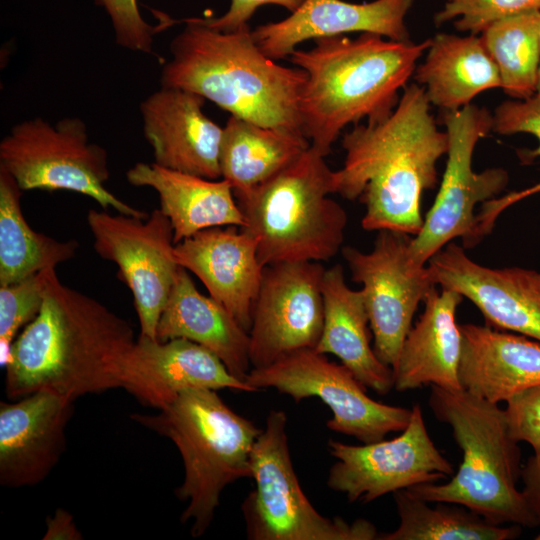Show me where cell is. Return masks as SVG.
<instances>
[{"label": "cell", "mask_w": 540, "mask_h": 540, "mask_svg": "<svg viewBox=\"0 0 540 540\" xmlns=\"http://www.w3.org/2000/svg\"><path fill=\"white\" fill-rule=\"evenodd\" d=\"M410 236L380 230L369 252L351 246L341 249L352 280L362 285L374 352L391 368L397 362L419 303L437 286L428 266L413 261Z\"/></svg>", "instance_id": "obj_12"}, {"label": "cell", "mask_w": 540, "mask_h": 540, "mask_svg": "<svg viewBox=\"0 0 540 540\" xmlns=\"http://www.w3.org/2000/svg\"><path fill=\"white\" fill-rule=\"evenodd\" d=\"M430 387V409L451 428L462 462L450 481L407 490L429 503L464 506L492 524L538 526L540 518L517 488L521 450L509 433L504 409L464 389Z\"/></svg>", "instance_id": "obj_5"}, {"label": "cell", "mask_w": 540, "mask_h": 540, "mask_svg": "<svg viewBox=\"0 0 540 540\" xmlns=\"http://www.w3.org/2000/svg\"><path fill=\"white\" fill-rule=\"evenodd\" d=\"M310 147L304 136L264 127L231 115L223 127L219 165L221 178L235 196L264 183Z\"/></svg>", "instance_id": "obj_28"}, {"label": "cell", "mask_w": 540, "mask_h": 540, "mask_svg": "<svg viewBox=\"0 0 540 540\" xmlns=\"http://www.w3.org/2000/svg\"><path fill=\"white\" fill-rule=\"evenodd\" d=\"M411 409L407 427L391 440L350 445L330 439L328 448L337 461L329 470L328 487L349 502L369 503L452 475L453 465L429 436L420 405Z\"/></svg>", "instance_id": "obj_14"}, {"label": "cell", "mask_w": 540, "mask_h": 540, "mask_svg": "<svg viewBox=\"0 0 540 540\" xmlns=\"http://www.w3.org/2000/svg\"><path fill=\"white\" fill-rule=\"evenodd\" d=\"M44 540H81L82 534L77 529L72 515L60 508L51 518L47 519V530Z\"/></svg>", "instance_id": "obj_39"}, {"label": "cell", "mask_w": 540, "mask_h": 540, "mask_svg": "<svg viewBox=\"0 0 540 540\" xmlns=\"http://www.w3.org/2000/svg\"><path fill=\"white\" fill-rule=\"evenodd\" d=\"M287 415L271 410L251 453L255 489L242 504L251 540H374L375 526L321 515L304 494L291 460Z\"/></svg>", "instance_id": "obj_8"}, {"label": "cell", "mask_w": 540, "mask_h": 540, "mask_svg": "<svg viewBox=\"0 0 540 540\" xmlns=\"http://www.w3.org/2000/svg\"><path fill=\"white\" fill-rule=\"evenodd\" d=\"M512 438L528 443L534 454L540 453V384L526 388L506 401L504 409Z\"/></svg>", "instance_id": "obj_36"}, {"label": "cell", "mask_w": 540, "mask_h": 540, "mask_svg": "<svg viewBox=\"0 0 540 540\" xmlns=\"http://www.w3.org/2000/svg\"><path fill=\"white\" fill-rule=\"evenodd\" d=\"M322 296L323 330L315 349L336 356L365 387L379 395L389 393L394 388L393 370L371 346L363 293L347 285L341 265L325 269Z\"/></svg>", "instance_id": "obj_26"}, {"label": "cell", "mask_w": 540, "mask_h": 540, "mask_svg": "<svg viewBox=\"0 0 540 540\" xmlns=\"http://www.w3.org/2000/svg\"><path fill=\"white\" fill-rule=\"evenodd\" d=\"M413 75L429 102L443 111L462 108L478 94L501 87L495 62L474 34H436Z\"/></svg>", "instance_id": "obj_27"}, {"label": "cell", "mask_w": 540, "mask_h": 540, "mask_svg": "<svg viewBox=\"0 0 540 540\" xmlns=\"http://www.w3.org/2000/svg\"><path fill=\"white\" fill-rule=\"evenodd\" d=\"M393 495L399 525L392 532L379 534L381 540H510L521 533L519 525L492 524L458 504L436 502L431 507L407 489Z\"/></svg>", "instance_id": "obj_30"}, {"label": "cell", "mask_w": 540, "mask_h": 540, "mask_svg": "<svg viewBox=\"0 0 540 540\" xmlns=\"http://www.w3.org/2000/svg\"><path fill=\"white\" fill-rule=\"evenodd\" d=\"M522 492L534 513L540 518V453L530 456L522 466Z\"/></svg>", "instance_id": "obj_38"}, {"label": "cell", "mask_w": 540, "mask_h": 540, "mask_svg": "<svg viewBox=\"0 0 540 540\" xmlns=\"http://www.w3.org/2000/svg\"><path fill=\"white\" fill-rule=\"evenodd\" d=\"M462 389L493 403L540 384V342L488 325L462 324Z\"/></svg>", "instance_id": "obj_23"}, {"label": "cell", "mask_w": 540, "mask_h": 540, "mask_svg": "<svg viewBox=\"0 0 540 540\" xmlns=\"http://www.w3.org/2000/svg\"><path fill=\"white\" fill-rule=\"evenodd\" d=\"M174 253L178 264L249 332L264 269L256 239L239 226L212 227L175 244Z\"/></svg>", "instance_id": "obj_21"}, {"label": "cell", "mask_w": 540, "mask_h": 540, "mask_svg": "<svg viewBox=\"0 0 540 540\" xmlns=\"http://www.w3.org/2000/svg\"><path fill=\"white\" fill-rule=\"evenodd\" d=\"M121 388L140 403L158 410L189 389L258 391L233 376L214 353L193 341H159L143 336L123 357Z\"/></svg>", "instance_id": "obj_17"}, {"label": "cell", "mask_w": 540, "mask_h": 540, "mask_svg": "<svg viewBox=\"0 0 540 540\" xmlns=\"http://www.w3.org/2000/svg\"><path fill=\"white\" fill-rule=\"evenodd\" d=\"M430 105L422 86L408 85L391 114L357 124L343 136L345 160L341 169L333 171V193L361 200L365 230L412 236L420 232L421 196L436 186V164L449 145Z\"/></svg>", "instance_id": "obj_2"}, {"label": "cell", "mask_w": 540, "mask_h": 540, "mask_svg": "<svg viewBox=\"0 0 540 540\" xmlns=\"http://www.w3.org/2000/svg\"><path fill=\"white\" fill-rule=\"evenodd\" d=\"M536 540H540V532L537 534V536L535 537Z\"/></svg>", "instance_id": "obj_41"}, {"label": "cell", "mask_w": 540, "mask_h": 540, "mask_svg": "<svg viewBox=\"0 0 540 540\" xmlns=\"http://www.w3.org/2000/svg\"><path fill=\"white\" fill-rule=\"evenodd\" d=\"M305 0H231L226 13L220 17L198 18L204 25L219 31H234L246 24L256 12L264 5H278L294 12Z\"/></svg>", "instance_id": "obj_37"}, {"label": "cell", "mask_w": 540, "mask_h": 540, "mask_svg": "<svg viewBox=\"0 0 540 540\" xmlns=\"http://www.w3.org/2000/svg\"><path fill=\"white\" fill-rule=\"evenodd\" d=\"M141 425L168 437L181 454L185 476L176 495L188 501L181 521L200 537L213 521L224 488L251 478V453L261 431L212 389H189L154 415L133 414Z\"/></svg>", "instance_id": "obj_6"}, {"label": "cell", "mask_w": 540, "mask_h": 540, "mask_svg": "<svg viewBox=\"0 0 540 540\" xmlns=\"http://www.w3.org/2000/svg\"><path fill=\"white\" fill-rule=\"evenodd\" d=\"M333 171L311 145L295 161L249 192L235 196L241 227L257 241L265 267L329 261L341 251L347 225L333 194Z\"/></svg>", "instance_id": "obj_7"}, {"label": "cell", "mask_w": 540, "mask_h": 540, "mask_svg": "<svg viewBox=\"0 0 540 540\" xmlns=\"http://www.w3.org/2000/svg\"><path fill=\"white\" fill-rule=\"evenodd\" d=\"M135 341L125 319L64 285L52 269L39 313L10 346L6 395L45 390L74 401L121 388V363Z\"/></svg>", "instance_id": "obj_1"}, {"label": "cell", "mask_w": 540, "mask_h": 540, "mask_svg": "<svg viewBox=\"0 0 540 540\" xmlns=\"http://www.w3.org/2000/svg\"><path fill=\"white\" fill-rule=\"evenodd\" d=\"M0 167L22 191H73L94 199L104 209L111 207L143 219L149 216L106 188L110 176L107 152L89 142L86 125L79 118L67 117L54 125L42 118L16 124L0 143Z\"/></svg>", "instance_id": "obj_9"}, {"label": "cell", "mask_w": 540, "mask_h": 540, "mask_svg": "<svg viewBox=\"0 0 540 540\" xmlns=\"http://www.w3.org/2000/svg\"><path fill=\"white\" fill-rule=\"evenodd\" d=\"M245 381L258 391L274 388L296 402L319 398L332 412L327 427L364 444L403 431L411 418L412 409L375 401L346 366L316 349L298 350L269 365L251 368Z\"/></svg>", "instance_id": "obj_11"}, {"label": "cell", "mask_w": 540, "mask_h": 540, "mask_svg": "<svg viewBox=\"0 0 540 540\" xmlns=\"http://www.w3.org/2000/svg\"><path fill=\"white\" fill-rule=\"evenodd\" d=\"M314 42L309 50H294L289 60L307 74L299 102L303 133L326 157L346 126L392 113L431 38L414 43L361 33Z\"/></svg>", "instance_id": "obj_3"}, {"label": "cell", "mask_w": 540, "mask_h": 540, "mask_svg": "<svg viewBox=\"0 0 540 540\" xmlns=\"http://www.w3.org/2000/svg\"><path fill=\"white\" fill-rule=\"evenodd\" d=\"M436 285L470 300L486 325L540 342V272L520 267L490 268L448 243L428 261Z\"/></svg>", "instance_id": "obj_16"}, {"label": "cell", "mask_w": 540, "mask_h": 540, "mask_svg": "<svg viewBox=\"0 0 540 540\" xmlns=\"http://www.w3.org/2000/svg\"><path fill=\"white\" fill-rule=\"evenodd\" d=\"M73 401L37 391L0 403V483L10 488L43 481L65 449V428Z\"/></svg>", "instance_id": "obj_18"}, {"label": "cell", "mask_w": 540, "mask_h": 540, "mask_svg": "<svg viewBox=\"0 0 540 540\" xmlns=\"http://www.w3.org/2000/svg\"><path fill=\"white\" fill-rule=\"evenodd\" d=\"M539 30L540 11H534L498 21L479 35L499 70L501 88L515 100L537 92Z\"/></svg>", "instance_id": "obj_31"}, {"label": "cell", "mask_w": 540, "mask_h": 540, "mask_svg": "<svg viewBox=\"0 0 540 540\" xmlns=\"http://www.w3.org/2000/svg\"><path fill=\"white\" fill-rule=\"evenodd\" d=\"M16 180L0 167V286L56 268L76 255V240L59 241L36 232L26 221Z\"/></svg>", "instance_id": "obj_29"}, {"label": "cell", "mask_w": 540, "mask_h": 540, "mask_svg": "<svg viewBox=\"0 0 540 540\" xmlns=\"http://www.w3.org/2000/svg\"><path fill=\"white\" fill-rule=\"evenodd\" d=\"M126 177L130 184L158 193L159 209L172 225L175 244L204 229L244 225L232 186L222 178L211 180L143 162L131 167Z\"/></svg>", "instance_id": "obj_25"}, {"label": "cell", "mask_w": 540, "mask_h": 540, "mask_svg": "<svg viewBox=\"0 0 540 540\" xmlns=\"http://www.w3.org/2000/svg\"><path fill=\"white\" fill-rule=\"evenodd\" d=\"M174 338L205 347L242 381L251 370L249 332L221 304L200 293L183 267L157 326V340Z\"/></svg>", "instance_id": "obj_24"}, {"label": "cell", "mask_w": 540, "mask_h": 540, "mask_svg": "<svg viewBox=\"0 0 540 540\" xmlns=\"http://www.w3.org/2000/svg\"><path fill=\"white\" fill-rule=\"evenodd\" d=\"M108 13L117 44L132 51L152 53L158 29L144 21L137 0H95Z\"/></svg>", "instance_id": "obj_35"}, {"label": "cell", "mask_w": 540, "mask_h": 540, "mask_svg": "<svg viewBox=\"0 0 540 540\" xmlns=\"http://www.w3.org/2000/svg\"><path fill=\"white\" fill-rule=\"evenodd\" d=\"M534 11H540V0H444L434 23L453 21L456 30L479 35L498 21Z\"/></svg>", "instance_id": "obj_34"}, {"label": "cell", "mask_w": 540, "mask_h": 540, "mask_svg": "<svg viewBox=\"0 0 540 540\" xmlns=\"http://www.w3.org/2000/svg\"><path fill=\"white\" fill-rule=\"evenodd\" d=\"M50 268L17 283L0 286L1 360L5 363L19 329L39 313L48 282Z\"/></svg>", "instance_id": "obj_33"}, {"label": "cell", "mask_w": 540, "mask_h": 540, "mask_svg": "<svg viewBox=\"0 0 540 540\" xmlns=\"http://www.w3.org/2000/svg\"><path fill=\"white\" fill-rule=\"evenodd\" d=\"M448 134L447 162L435 201L420 232L411 239L410 253L418 265L460 237L464 247L478 243L475 206L495 198L507 185L509 176L502 168L475 172L472 159L480 139L492 130L493 116L483 107L468 104L443 111Z\"/></svg>", "instance_id": "obj_10"}, {"label": "cell", "mask_w": 540, "mask_h": 540, "mask_svg": "<svg viewBox=\"0 0 540 540\" xmlns=\"http://www.w3.org/2000/svg\"><path fill=\"white\" fill-rule=\"evenodd\" d=\"M87 223L94 249L114 262L133 295L140 336L157 339V326L181 266L173 228L160 209L146 219L91 209Z\"/></svg>", "instance_id": "obj_13"}, {"label": "cell", "mask_w": 540, "mask_h": 540, "mask_svg": "<svg viewBox=\"0 0 540 540\" xmlns=\"http://www.w3.org/2000/svg\"><path fill=\"white\" fill-rule=\"evenodd\" d=\"M463 296L433 288L424 299V311L411 327L392 368L394 388L403 392L423 386L462 389L459 380L462 336L456 312Z\"/></svg>", "instance_id": "obj_22"}, {"label": "cell", "mask_w": 540, "mask_h": 540, "mask_svg": "<svg viewBox=\"0 0 540 540\" xmlns=\"http://www.w3.org/2000/svg\"><path fill=\"white\" fill-rule=\"evenodd\" d=\"M412 5L413 0H305L285 19L257 26L252 37L259 49L275 61L289 58L304 41L353 32L408 41L405 17Z\"/></svg>", "instance_id": "obj_20"}, {"label": "cell", "mask_w": 540, "mask_h": 540, "mask_svg": "<svg viewBox=\"0 0 540 540\" xmlns=\"http://www.w3.org/2000/svg\"><path fill=\"white\" fill-rule=\"evenodd\" d=\"M539 47H540V30H539ZM536 93L540 94V65H539L537 92Z\"/></svg>", "instance_id": "obj_40"}, {"label": "cell", "mask_w": 540, "mask_h": 540, "mask_svg": "<svg viewBox=\"0 0 540 540\" xmlns=\"http://www.w3.org/2000/svg\"><path fill=\"white\" fill-rule=\"evenodd\" d=\"M183 22L186 26L172 40V57L162 69V87L193 92L255 124L304 135L299 112L307 80L303 69L266 56L248 24L225 32L198 18Z\"/></svg>", "instance_id": "obj_4"}, {"label": "cell", "mask_w": 540, "mask_h": 540, "mask_svg": "<svg viewBox=\"0 0 540 540\" xmlns=\"http://www.w3.org/2000/svg\"><path fill=\"white\" fill-rule=\"evenodd\" d=\"M314 261L265 266L251 313L252 368L302 349H315L323 330L322 280Z\"/></svg>", "instance_id": "obj_15"}, {"label": "cell", "mask_w": 540, "mask_h": 540, "mask_svg": "<svg viewBox=\"0 0 540 540\" xmlns=\"http://www.w3.org/2000/svg\"><path fill=\"white\" fill-rule=\"evenodd\" d=\"M492 131L501 135L529 133L539 141V147L532 151L540 155V94L536 93L524 100L502 102L494 111ZM540 193V182L524 190L510 192L503 197L493 198L482 204L476 215L477 233L483 238L491 232L498 216L513 204Z\"/></svg>", "instance_id": "obj_32"}, {"label": "cell", "mask_w": 540, "mask_h": 540, "mask_svg": "<svg viewBox=\"0 0 540 540\" xmlns=\"http://www.w3.org/2000/svg\"><path fill=\"white\" fill-rule=\"evenodd\" d=\"M202 96L162 87L140 105L144 135L157 165L179 172L221 179L219 155L223 127L207 117Z\"/></svg>", "instance_id": "obj_19"}]
</instances>
